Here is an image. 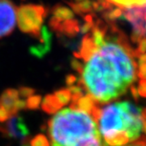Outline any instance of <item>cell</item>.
Returning <instances> with one entry per match:
<instances>
[{"label":"cell","mask_w":146,"mask_h":146,"mask_svg":"<svg viewBox=\"0 0 146 146\" xmlns=\"http://www.w3.org/2000/svg\"><path fill=\"white\" fill-rule=\"evenodd\" d=\"M80 55V83L97 105L119 98L137 79L133 51L121 41L106 40L99 31L86 38Z\"/></svg>","instance_id":"cell-1"},{"label":"cell","mask_w":146,"mask_h":146,"mask_svg":"<svg viewBox=\"0 0 146 146\" xmlns=\"http://www.w3.org/2000/svg\"><path fill=\"white\" fill-rule=\"evenodd\" d=\"M56 112L48 124L50 146H106L95 116L97 104L86 97Z\"/></svg>","instance_id":"cell-2"},{"label":"cell","mask_w":146,"mask_h":146,"mask_svg":"<svg viewBox=\"0 0 146 146\" xmlns=\"http://www.w3.org/2000/svg\"><path fill=\"white\" fill-rule=\"evenodd\" d=\"M99 131L106 146H124L146 137L143 110L128 101L95 108Z\"/></svg>","instance_id":"cell-3"},{"label":"cell","mask_w":146,"mask_h":146,"mask_svg":"<svg viewBox=\"0 0 146 146\" xmlns=\"http://www.w3.org/2000/svg\"><path fill=\"white\" fill-rule=\"evenodd\" d=\"M122 16L130 23L135 36L146 38V4L125 7Z\"/></svg>","instance_id":"cell-4"},{"label":"cell","mask_w":146,"mask_h":146,"mask_svg":"<svg viewBox=\"0 0 146 146\" xmlns=\"http://www.w3.org/2000/svg\"><path fill=\"white\" fill-rule=\"evenodd\" d=\"M19 13L10 0H0V38L11 34L16 27Z\"/></svg>","instance_id":"cell-5"},{"label":"cell","mask_w":146,"mask_h":146,"mask_svg":"<svg viewBox=\"0 0 146 146\" xmlns=\"http://www.w3.org/2000/svg\"><path fill=\"white\" fill-rule=\"evenodd\" d=\"M108 1L123 8L146 4V0H108Z\"/></svg>","instance_id":"cell-6"},{"label":"cell","mask_w":146,"mask_h":146,"mask_svg":"<svg viewBox=\"0 0 146 146\" xmlns=\"http://www.w3.org/2000/svg\"><path fill=\"white\" fill-rule=\"evenodd\" d=\"M124 146H146V137H142L137 141H135L133 143H130Z\"/></svg>","instance_id":"cell-7"},{"label":"cell","mask_w":146,"mask_h":146,"mask_svg":"<svg viewBox=\"0 0 146 146\" xmlns=\"http://www.w3.org/2000/svg\"><path fill=\"white\" fill-rule=\"evenodd\" d=\"M144 116H145V118H146V111H145V113H144Z\"/></svg>","instance_id":"cell-8"}]
</instances>
